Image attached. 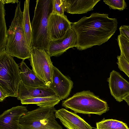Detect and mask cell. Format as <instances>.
I'll list each match as a JSON object with an SVG mask.
<instances>
[{"label": "cell", "mask_w": 129, "mask_h": 129, "mask_svg": "<svg viewBox=\"0 0 129 129\" xmlns=\"http://www.w3.org/2000/svg\"><path fill=\"white\" fill-rule=\"evenodd\" d=\"M76 46V36L71 28L62 38L54 41H50L46 52L50 57H58L69 49Z\"/></svg>", "instance_id": "9c48e42d"}, {"label": "cell", "mask_w": 129, "mask_h": 129, "mask_svg": "<svg viewBox=\"0 0 129 129\" xmlns=\"http://www.w3.org/2000/svg\"><path fill=\"white\" fill-rule=\"evenodd\" d=\"M56 95L46 86L35 87L26 85L21 80L18 86L17 99L21 100L24 99L40 97H45Z\"/></svg>", "instance_id": "5bb4252c"}, {"label": "cell", "mask_w": 129, "mask_h": 129, "mask_svg": "<svg viewBox=\"0 0 129 129\" xmlns=\"http://www.w3.org/2000/svg\"><path fill=\"white\" fill-rule=\"evenodd\" d=\"M52 13L64 16L65 0H52Z\"/></svg>", "instance_id": "7402d4cb"}, {"label": "cell", "mask_w": 129, "mask_h": 129, "mask_svg": "<svg viewBox=\"0 0 129 129\" xmlns=\"http://www.w3.org/2000/svg\"><path fill=\"white\" fill-rule=\"evenodd\" d=\"M54 107L39 108L28 111L20 120V129H62L55 119Z\"/></svg>", "instance_id": "8992f818"}, {"label": "cell", "mask_w": 129, "mask_h": 129, "mask_svg": "<svg viewBox=\"0 0 129 129\" xmlns=\"http://www.w3.org/2000/svg\"><path fill=\"white\" fill-rule=\"evenodd\" d=\"M96 129H129L122 121L112 119H105L96 123Z\"/></svg>", "instance_id": "ffe728a7"}, {"label": "cell", "mask_w": 129, "mask_h": 129, "mask_svg": "<svg viewBox=\"0 0 129 129\" xmlns=\"http://www.w3.org/2000/svg\"><path fill=\"white\" fill-rule=\"evenodd\" d=\"M30 54L32 71L49 87L52 81L54 67L50 57L44 50L36 48L31 49Z\"/></svg>", "instance_id": "52a82bcc"}, {"label": "cell", "mask_w": 129, "mask_h": 129, "mask_svg": "<svg viewBox=\"0 0 129 129\" xmlns=\"http://www.w3.org/2000/svg\"><path fill=\"white\" fill-rule=\"evenodd\" d=\"M22 60L20 66V75L21 80L25 85L35 87L46 85L45 83L38 77Z\"/></svg>", "instance_id": "2e32d148"}, {"label": "cell", "mask_w": 129, "mask_h": 129, "mask_svg": "<svg viewBox=\"0 0 129 129\" xmlns=\"http://www.w3.org/2000/svg\"><path fill=\"white\" fill-rule=\"evenodd\" d=\"M107 81L111 95L117 101H123V98L129 93V82L114 70L110 73Z\"/></svg>", "instance_id": "8fae6325"}, {"label": "cell", "mask_w": 129, "mask_h": 129, "mask_svg": "<svg viewBox=\"0 0 129 129\" xmlns=\"http://www.w3.org/2000/svg\"><path fill=\"white\" fill-rule=\"evenodd\" d=\"M56 118L59 119L67 129H93L92 127L76 113L62 108L56 110Z\"/></svg>", "instance_id": "4fadbf2b"}, {"label": "cell", "mask_w": 129, "mask_h": 129, "mask_svg": "<svg viewBox=\"0 0 129 129\" xmlns=\"http://www.w3.org/2000/svg\"><path fill=\"white\" fill-rule=\"evenodd\" d=\"M121 55L129 63V40L123 36L119 35L117 39Z\"/></svg>", "instance_id": "44dd1931"}, {"label": "cell", "mask_w": 129, "mask_h": 129, "mask_svg": "<svg viewBox=\"0 0 129 129\" xmlns=\"http://www.w3.org/2000/svg\"><path fill=\"white\" fill-rule=\"evenodd\" d=\"M103 2L110 9H113L122 11L127 7L124 0H104Z\"/></svg>", "instance_id": "603a6c76"}, {"label": "cell", "mask_w": 129, "mask_h": 129, "mask_svg": "<svg viewBox=\"0 0 129 129\" xmlns=\"http://www.w3.org/2000/svg\"><path fill=\"white\" fill-rule=\"evenodd\" d=\"M60 100L56 95L45 97L26 98L21 100L22 104H34L40 107H52L58 104Z\"/></svg>", "instance_id": "e0dca14e"}, {"label": "cell", "mask_w": 129, "mask_h": 129, "mask_svg": "<svg viewBox=\"0 0 129 129\" xmlns=\"http://www.w3.org/2000/svg\"><path fill=\"white\" fill-rule=\"evenodd\" d=\"M118 22L107 14L93 13L71 23L77 37V49L82 50L107 42L117 29Z\"/></svg>", "instance_id": "6da1fadb"}, {"label": "cell", "mask_w": 129, "mask_h": 129, "mask_svg": "<svg viewBox=\"0 0 129 129\" xmlns=\"http://www.w3.org/2000/svg\"><path fill=\"white\" fill-rule=\"evenodd\" d=\"M117 63L120 70L123 72L129 78V63L121 54L117 57Z\"/></svg>", "instance_id": "cb8c5ba5"}, {"label": "cell", "mask_w": 129, "mask_h": 129, "mask_svg": "<svg viewBox=\"0 0 129 129\" xmlns=\"http://www.w3.org/2000/svg\"><path fill=\"white\" fill-rule=\"evenodd\" d=\"M71 23L66 15L63 16L51 13L49 18L48 29L49 41L63 38L72 28Z\"/></svg>", "instance_id": "ba28073f"}, {"label": "cell", "mask_w": 129, "mask_h": 129, "mask_svg": "<svg viewBox=\"0 0 129 129\" xmlns=\"http://www.w3.org/2000/svg\"><path fill=\"white\" fill-rule=\"evenodd\" d=\"M4 5L0 0V52L5 50L7 30L6 24Z\"/></svg>", "instance_id": "d6986e66"}, {"label": "cell", "mask_w": 129, "mask_h": 129, "mask_svg": "<svg viewBox=\"0 0 129 129\" xmlns=\"http://www.w3.org/2000/svg\"><path fill=\"white\" fill-rule=\"evenodd\" d=\"M31 23L30 49H43L46 51L49 41L48 36L49 18L52 11V0H37Z\"/></svg>", "instance_id": "3957f363"}, {"label": "cell", "mask_w": 129, "mask_h": 129, "mask_svg": "<svg viewBox=\"0 0 129 129\" xmlns=\"http://www.w3.org/2000/svg\"><path fill=\"white\" fill-rule=\"evenodd\" d=\"M29 0H26L24 2L22 25L27 42L30 49L32 39V31L29 12Z\"/></svg>", "instance_id": "ac0fdd59"}, {"label": "cell", "mask_w": 129, "mask_h": 129, "mask_svg": "<svg viewBox=\"0 0 129 129\" xmlns=\"http://www.w3.org/2000/svg\"><path fill=\"white\" fill-rule=\"evenodd\" d=\"M23 12L20 2L17 3L15 15L7 33L6 51L13 57L24 60L29 59L31 49L27 41L22 25Z\"/></svg>", "instance_id": "7a4b0ae2"}, {"label": "cell", "mask_w": 129, "mask_h": 129, "mask_svg": "<svg viewBox=\"0 0 129 129\" xmlns=\"http://www.w3.org/2000/svg\"><path fill=\"white\" fill-rule=\"evenodd\" d=\"M1 1L4 5L6 3H18L19 2V1L17 0H1Z\"/></svg>", "instance_id": "484cf974"}, {"label": "cell", "mask_w": 129, "mask_h": 129, "mask_svg": "<svg viewBox=\"0 0 129 129\" xmlns=\"http://www.w3.org/2000/svg\"><path fill=\"white\" fill-rule=\"evenodd\" d=\"M62 106L76 113L99 115L106 112L109 108L106 102L88 90L76 93L63 101Z\"/></svg>", "instance_id": "277c9868"}, {"label": "cell", "mask_w": 129, "mask_h": 129, "mask_svg": "<svg viewBox=\"0 0 129 129\" xmlns=\"http://www.w3.org/2000/svg\"><path fill=\"white\" fill-rule=\"evenodd\" d=\"M0 102H2L7 96L1 89H0Z\"/></svg>", "instance_id": "4316f807"}, {"label": "cell", "mask_w": 129, "mask_h": 129, "mask_svg": "<svg viewBox=\"0 0 129 129\" xmlns=\"http://www.w3.org/2000/svg\"><path fill=\"white\" fill-rule=\"evenodd\" d=\"M100 0H65V10L71 14L85 13L92 10Z\"/></svg>", "instance_id": "9a60e30c"}, {"label": "cell", "mask_w": 129, "mask_h": 129, "mask_svg": "<svg viewBox=\"0 0 129 129\" xmlns=\"http://www.w3.org/2000/svg\"><path fill=\"white\" fill-rule=\"evenodd\" d=\"M119 29V35L123 36L129 40V26L122 25Z\"/></svg>", "instance_id": "d4e9b609"}, {"label": "cell", "mask_w": 129, "mask_h": 129, "mask_svg": "<svg viewBox=\"0 0 129 129\" xmlns=\"http://www.w3.org/2000/svg\"><path fill=\"white\" fill-rule=\"evenodd\" d=\"M73 85L72 81L54 66L52 81L49 87L58 96L60 101L68 97Z\"/></svg>", "instance_id": "30bf717a"}, {"label": "cell", "mask_w": 129, "mask_h": 129, "mask_svg": "<svg viewBox=\"0 0 129 129\" xmlns=\"http://www.w3.org/2000/svg\"><path fill=\"white\" fill-rule=\"evenodd\" d=\"M123 100L125 101L129 106V93L123 98Z\"/></svg>", "instance_id": "83f0119b"}, {"label": "cell", "mask_w": 129, "mask_h": 129, "mask_svg": "<svg viewBox=\"0 0 129 129\" xmlns=\"http://www.w3.org/2000/svg\"><path fill=\"white\" fill-rule=\"evenodd\" d=\"M19 68L13 57L6 50L0 52V89L7 97H17L21 80Z\"/></svg>", "instance_id": "5b68a950"}, {"label": "cell", "mask_w": 129, "mask_h": 129, "mask_svg": "<svg viewBox=\"0 0 129 129\" xmlns=\"http://www.w3.org/2000/svg\"><path fill=\"white\" fill-rule=\"evenodd\" d=\"M28 111L26 106H22L5 111L0 116V129H20V119Z\"/></svg>", "instance_id": "7c38bea8"}]
</instances>
